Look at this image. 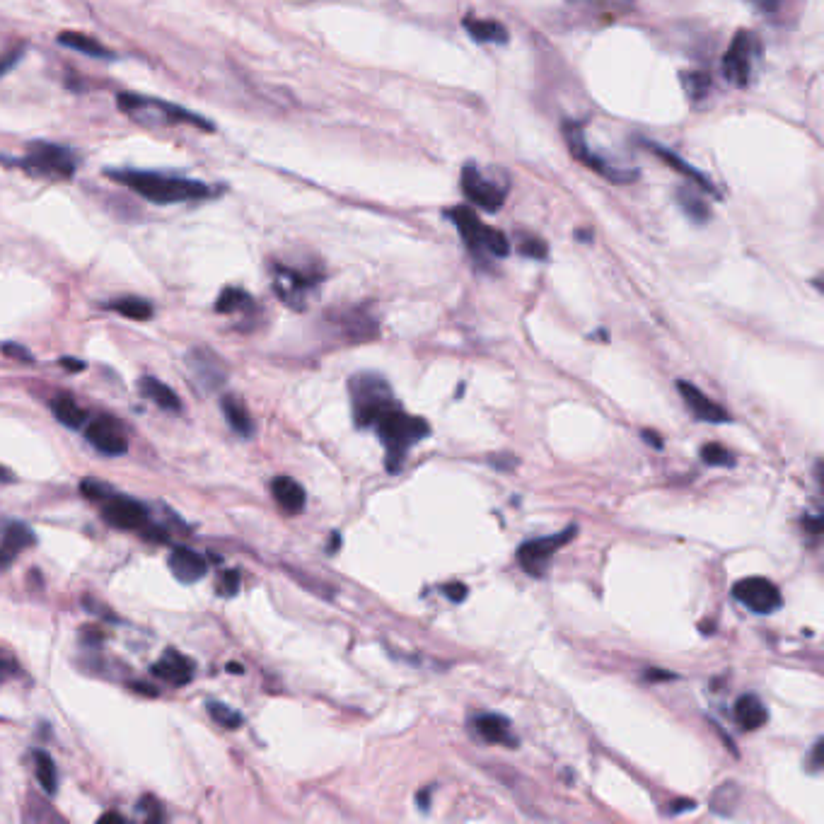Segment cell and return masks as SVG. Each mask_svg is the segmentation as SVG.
Here are the masks:
<instances>
[{
  "mask_svg": "<svg viewBox=\"0 0 824 824\" xmlns=\"http://www.w3.org/2000/svg\"><path fill=\"white\" fill-rule=\"evenodd\" d=\"M114 182L124 184L126 189L136 191L145 201L158 206H172V203L203 201L211 199L213 189L199 179L179 177V174H162L150 170H107Z\"/></svg>",
  "mask_w": 824,
  "mask_h": 824,
  "instance_id": "1",
  "label": "cell"
},
{
  "mask_svg": "<svg viewBox=\"0 0 824 824\" xmlns=\"http://www.w3.org/2000/svg\"><path fill=\"white\" fill-rule=\"evenodd\" d=\"M373 431L380 435L382 445L387 448V469L399 472L404 464L406 452L414 448L419 440L428 435V423L421 416H409L402 406L394 404L373 423Z\"/></svg>",
  "mask_w": 824,
  "mask_h": 824,
  "instance_id": "2",
  "label": "cell"
},
{
  "mask_svg": "<svg viewBox=\"0 0 824 824\" xmlns=\"http://www.w3.org/2000/svg\"><path fill=\"white\" fill-rule=\"evenodd\" d=\"M116 107H119L124 114H129L133 121H138V124H150V126L187 124V126H196V129H203V131L216 129V126H213L206 116L189 112V109L179 107V104L158 100V97L136 95V92H121V95L116 97Z\"/></svg>",
  "mask_w": 824,
  "mask_h": 824,
  "instance_id": "3",
  "label": "cell"
},
{
  "mask_svg": "<svg viewBox=\"0 0 824 824\" xmlns=\"http://www.w3.org/2000/svg\"><path fill=\"white\" fill-rule=\"evenodd\" d=\"M0 162L8 167H20L32 177H49V179H73L78 172L80 158L71 148L49 141H34L27 145L25 158L10 160L8 155H0Z\"/></svg>",
  "mask_w": 824,
  "mask_h": 824,
  "instance_id": "4",
  "label": "cell"
},
{
  "mask_svg": "<svg viewBox=\"0 0 824 824\" xmlns=\"http://www.w3.org/2000/svg\"><path fill=\"white\" fill-rule=\"evenodd\" d=\"M353 399V419L358 428H373V423L394 406L392 387L377 373H358L348 382Z\"/></svg>",
  "mask_w": 824,
  "mask_h": 824,
  "instance_id": "5",
  "label": "cell"
},
{
  "mask_svg": "<svg viewBox=\"0 0 824 824\" xmlns=\"http://www.w3.org/2000/svg\"><path fill=\"white\" fill-rule=\"evenodd\" d=\"M452 223L457 225V230L462 232L464 242L472 249L477 257H493V259H503L510 254V242L508 237L503 235L501 230H493L489 225H484L479 220V216L469 208H452L448 213Z\"/></svg>",
  "mask_w": 824,
  "mask_h": 824,
  "instance_id": "6",
  "label": "cell"
},
{
  "mask_svg": "<svg viewBox=\"0 0 824 824\" xmlns=\"http://www.w3.org/2000/svg\"><path fill=\"white\" fill-rule=\"evenodd\" d=\"M762 56V42L754 32H738L723 56V75L730 85L747 87Z\"/></svg>",
  "mask_w": 824,
  "mask_h": 824,
  "instance_id": "7",
  "label": "cell"
},
{
  "mask_svg": "<svg viewBox=\"0 0 824 824\" xmlns=\"http://www.w3.org/2000/svg\"><path fill=\"white\" fill-rule=\"evenodd\" d=\"M573 537H576V527H568V530H564L561 535H554V537L530 539V542H525L518 549L520 566L525 568L527 576H535V578L544 576V571H547L551 556H554L561 547H566V544L571 542Z\"/></svg>",
  "mask_w": 824,
  "mask_h": 824,
  "instance_id": "8",
  "label": "cell"
},
{
  "mask_svg": "<svg viewBox=\"0 0 824 824\" xmlns=\"http://www.w3.org/2000/svg\"><path fill=\"white\" fill-rule=\"evenodd\" d=\"M733 597L754 614H771L783 605L781 590L769 578H742L733 585Z\"/></svg>",
  "mask_w": 824,
  "mask_h": 824,
  "instance_id": "9",
  "label": "cell"
},
{
  "mask_svg": "<svg viewBox=\"0 0 824 824\" xmlns=\"http://www.w3.org/2000/svg\"><path fill=\"white\" fill-rule=\"evenodd\" d=\"M274 290L281 298V303H286L293 310H305L307 305V295L310 290L317 286V276L305 274V271L290 269V266L274 264Z\"/></svg>",
  "mask_w": 824,
  "mask_h": 824,
  "instance_id": "10",
  "label": "cell"
},
{
  "mask_svg": "<svg viewBox=\"0 0 824 824\" xmlns=\"http://www.w3.org/2000/svg\"><path fill=\"white\" fill-rule=\"evenodd\" d=\"M462 191L474 206L486 213L501 211L503 203H506V189L489 182L477 165H467L462 170Z\"/></svg>",
  "mask_w": 824,
  "mask_h": 824,
  "instance_id": "11",
  "label": "cell"
},
{
  "mask_svg": "<svg viewBox=\"0 0 824 824\" xmlns=\"http://www.w3.org/2000/svg\"><path fill=\"white\" fill-rule=\"evenodd\" d=\"M102 515L112 527L129 532H141L150 522L148 508H145L143 503L133 501L129 496H119V493H112L109 498H104Z\"/></svg>",
  "mask_w": 824,
  "mask_h": 824,
  "instance_id": "12",
  "label": "cell"
},
{
  "mask_svg": "<svg viewBox=\"0 0 824 824\" xmlns=\"http://www.w3.org/2000/svg\"><path fill=\"white\" fill-rule=\"evenodd\" d=\"M564 136H566L568 148H571L573 158H576L578 162H583V165H588L590 170H595L597 174H602L605 179H612V182H631V179H636L634 172H624V170H617V167L605 165V160H600V155H595L593 150L588 148V143H585V136L578 124H566Z\"/></svg>",
  "mask_w": 824,
  "mask_h": 824,
  "instance_id": "13",
  "label": "cell"
},
{
  "mask_svg": "<svg viewBox=\"0 0 824 824\" xmlns=\"http://www.w3.org/2000/svg\"><path fill=\"white\" fill-rule=\"evenodd\" d=\"M85 438L92 448L100 450L102 455H109V457H119L129 450V440H126L121 426L116 421L107 419V416H102V419H92L90 423H87Z\"/></svg>",
  "mask_w": 824,
  "mask_h": 824,
  "instance_id": "14",
  "label": "cell"
},
{
  "mask_svg": "<svg viewBox=\"0 0 824 824\" xmlns=\"http://www.w3.org/2000/svg\"><path fill=\"white\" fill-rule=\"evenodd\" d=\"M187 365L191 373L196 375V380H199L203 387H208V390L223 387L225 380H228V368H225L223 358H220L218 353H213L211 348H191L187 353Z\"/></svg>",
  "mask_w": 824,
  "mask_h": 824,
  "instance_id": "15",
  "label": "cell"
},
{
  "mask_svg": "<svg viewBox=\"0 0 824 824\" xmlns=\"http://www.w3.org/2000/svg\"><path fill=\"white\" fill-rule=\"evenodd\" d=\"M677 390H680L687 409L692 411L699 421H706V423H728L730 421L728 411H725L721 404L713 402L711 397H706V394L701 392L699 387H694L692 382L680 380L677 382Z\"/></svg>",
  "mask_w": 824,
  "mask_h": 824,
  "instance_id": "16",
  "label": "cell"
},
{
  "mask_svg": "<svg viewBox=\"0 0 824 824\" xmlns=\"http://www.w3.org/2000/svg\"><path fill=\"white\" fill-rule=\"evenodd\" d=\"M150 672L162 682L174 684V687H184V684H189L191 677H194V663H191L187 655L172 651L170 648L158 663L150 667Z\"/></svg>",
  "mask_w": 824,
  "mask_h": 824,
  "instance_id": "17",
  "label": "cell"
},
{
  "mask_svg": "<svg viewBox=\"0 0 824 824\" xmlns=\"http://www.w3.org/2000/svg\"><path fill=\"white\" fill-rule=\"evenodd\" d=\"M167 564H170V571L179 583H196V580H201L208 573V561L189 547L172 549Z\"/></svg>",
  "mask_w": 824,
  "mask_h": 824,
  "instance_id": "18",
  "label": "cell"
},
{
  "mask_svg": "<svg viewBox=\"0 0 824 824\" xmlns=\"http://www.w3.org/2000/svg\"><path fill=\"white\" fill-rule=\"evenodd\" d=\"M472 728L481 740L491 742V745L518 747V738H513V733H510L508 718L498 716V713H481V716L474 718Z\"/></svg>",
  "mask_w": 824,
  "mask_h": 824,
  "instance_id": "19",
  "label": "cell"
},
{
  "mask_svg": "<svg viewBox=\"0 0 824 824\" xmlns=\"http://www.w3.org/2000/svg\"><path fill=\"white\" fill-rule=\"evenodd\" d=\"M34 542H37V537H34V532L29 530L27 525H22V522H10V525L5 527L3 542H0V568H8L17 559V554H20L22 549L34 547Z\"/></svg>",
  "mask_w": 824,
  "mask_h": 824,
  "instance_id": "20",
  "label": "cell"
},
{
  "mask_svg": "<svg viewBox=\"0 0 824 824\" xmlns=\"http://www.w3.org/2000/svg\"><path fill=\"white\" fill-rule=\"evenodd\" d=\"M271 493H274L278 506L290 515L300 513V510L305 508V501H307L305 489L295 479L276 477L274 481H271Z\"/></svg>",
  "mask_w": 824,
  "mask_h": 824,
  "instance_id": "21",
  "label": "cell"
},
{
  "mask_svg": "<svg viewBox=\"0 0 824 824\" xmlns=\"http://www.w3.org/2000/svg\"><path fill=\"white\" fill-rule=\"evenodd\" d=\"M735 721L742 730H759L769 721L767 706L762 704L757 694H742L735 704Z\"/></svg>",
  "mask_w": 824,
  "mask_h": 824,
  "instance_id": "22",
  "label": "cell"
},
{
  "mask_svg": "<svg viewBox=\"0 0 824 824\" xmlns=\"http://www.w3.org/2000/svg\"><path fill=\"white\" fill-rule=\"evenodd\" d=\"M220 409H223L225 419H228V426L232 428V431L240 433L242 438H252L254 435L252 414H249V409L240 397L228 394V397H223V402H220Z\"/></svg>",
  "mask_w": 824,
  "mask_h": 824,
  "instance_id": "23",
  "label": "cell"
},
{
  "mask_svg": "<svg viewBox=\"0 0 824 824\" xmlns=\"http://www.w3.org/2000/svg\"><path fill=\"white\" fill-rule=\"evenodd\" d=\"M336 324H339L341 332H344L346 336H351V339H356V341L373 339V336L377 334V322L368 315V312H363V310L344 312V315L336 317Z\"/></svg>",
  "mask_w": 824,
  "mask_h": 824,
  "instance_id": "24",
  "label": "cell"
},
{
  "mask_svg": "<svg viewBox=\"0 0 824 824\" xmlns=\"http://www.w3.org/2000/svg\"><path fill=\"white\" fill-rule=\"evenodd\" d=\"M464 29L469 32V37L477 39V42L481 44H506L508 42V29L496 20L467 17V20H464Z\"/></svg>",
  "mask_w": 824,
  "mask_h": 824,
  "instance_id": "25",
  "label": "cell"
},
{
  "mask_svg": "<svg viewBox=\"0 0 824 824\" xmlns=\"http://www.w3.org/2000/svg\"><path fill=\"white\" fill-rule=\"evenodd\" d=\"M51 411H54L56 421L61 423V426L73 428V431L83 428L87 421L85 409H80V406L73 402L71 394H56L54 402H51Z\"/></svg>",
  "mask_w": 824,
  "mask_h": 824,
  "instance_id": "26",
  "label": "cell"
},
{
  "mask_svg": "<svg viewBox=\"0 0 824 824\" xmlns=\"http://www.w3.org/2000/svg\"><path fill=\"white\" fill-rule=\"evenodd\" d=\"M56 42L61 46H66V49H73V51H78V54L90 56V58H114L112 51L104 49L97 39L87 37V34H80V32H61L56 37Z\"/></svg>",
  "mask_w": 824,
  "mask_h": 824,
  "instance_id": "27",
  "label": "cell"
},
{
  "mask_svg": "<svg viewBox=\"0 0 824 824\" xmlns=\"http://www.w3.org/2000/svg\"><path fill=\"white\" fill-rule=\"evenodd\" d=\"M141 392L150 399V402L158 404L160 409H165V411H179V409H182V404H179V397L174 394L172 387H167L165 382L158 380V377H143Z\"/></svg>",
  "mask_w": 824,
  "mask_h": 824,
  "instance_id": "28",
  "label": "cell"
},
{
  "mask_svg": "<svg viewBox=\"0 0 824 824\" xmlns=\"http://www.w3.org/2000/svg\"><path fill=\"white\" fill-rule=\"evenodd\" d=\"M653 150H655V153L660 155V158H663V160L667 162V165H672V167H675L677 172L687 174V177L692 179V182L696 184V187H699V189H704V191H709V194H716V189H713L711 179H706V174H701L699 170H694V167L689 165V162H684V160L680 158V155L670 153V150L660 148V145H653Z\"/></svg>",
  "mask_w": 824,
  "mask_h": 824,
  "instance_id": "29",
  "label": "cell"
},
{
  "mask_svg": "<svg viewBox=\"0 0 824 824\" xmlns=\"http://www.w3.org/2000/svg\"><path fill=\"white\" fill-rule=\"evenodd\" d=\"M34 771H37V781H39V786L44 788V793H49V796H56L58 771H56V764H54V759H51L49 752H44V750L34 752Z\"/></svg>",
  "mask_w": 824,
  "mask_h": 824,
  "instance_id": "30",
  "label": "cell"
},
{
  "mask_svg": "<svg viewBox=\"0 0 824 824\" xmlns=\"http://www.w3.org/2000/svg\"><path fill=\"white\" fill-rule=\"evenodd\" d=\"M104 307L112 312H119L121 317L136 319V322H145V319L153 317V312H155L153 305L143 298H119V300H112V303H107Z\"/></svg>",
  "mask_w": 824,
  "mask_h": 824,
  "instance_id": "31",
  "label": "cell"
},
{
  "mask_svg": "<svg viewBox=\"0 0 824 824\" xmlns=\"http://www.w3.org/2000/svg\"><path fill=\"white\" fill-rule=\"evenodd\" d=\"M677 203L682 206V211L687 213L689 220H694V223H706V220L711 218V211L709 206H706V201L701 199L699 194H696L694 189H680L677 191Z\"/></svg>",
  "mask_w": 824,
  "mask_h": 824,
  "instance_id": "32",
  "label": "cell"
},
{
  "mask_svg": "<svg viewBox=\"0 0 824 824\" xmlns=\"http://www.w3.org/2000/svg\"><path fill=\"white\" fill-rule=\"evenodd\" d=\"M682 87L692 102H704L711 95V75L701 71H684L682 73Z\"/></svg>",
  "mask_w": 824,
  "mask_h": 824,
  "instance_id": "33",
  "label": "cell"
},
{
  "mask_svg": "<svg viewBox=\"0 0 824 824\" xmlns=\"http://www.w3.org/2000/svg\"><path fill=\"white\" fill-rule=\"evenodd\" d=\"M252 305L254 300L249 298V293H245L242 288H225L216 300V312H220V315H230V312L249 310Z\"/></svg>",
  "mask_w": 824,
  "mask_h": 824,
  "instance_id": "34",
  "label": "cell"
},
{
  "mask_svg": "<svg viewBox=\"0 0 824 824\" xmlns=\"http://www.w3.org/2000/svg\"><path fill=\"white\" fill-rule=\"evenodd\" d=\"M206 709H208V716H211L216 723L223 725V728L237 730L242 725L240 713H237L235 709H230V706L220 704V701H208Z\"/></svg>",
  "mask_w": 824,
  "mask_h": 824,
  "instance_id": "35",
  "label": "cell"
},
{
  "mask_svg": "<svg viewBox=\"0 0 824 824\" xmlns=\"http://www.w3.org/2000/svg\"><path fill=\"white\" fill-rule=\"evenodd\" d=\"M701 457H704V462L711 464V467H733L735 464L733 452L725 450L723 445L718 443L704 445V448H701Z\"/></svg>",
  "mask_w": 824,
  "mask_h": 824,
  "instance_id": "36",
  "label": "cell"
},
{
  "mask_svg": "<svg viewBox=\"0 0 824 824\" xmlns=\"http://www.w3.org/2000/svg\"><path fill=\"white\" fill-rule=\"evenodd\" d=\"M520 252L525 254V257H530V259H547V242L539 240V237H535V235L522 237Z\"/></svg>",
  "mask_w": 824,
  "mask_h": 824,
  "instance_id": "37",
  "label": "cell"
},
{
  "mask_svg": "<svg viewBox=\"0 0 824 824\" xmlns=\"http://www.w3.org/2000/svg\"><path fill=\"white\" fill-rule=\"evenodd\" d=\"M138 812H141L143 820L150 822V824L165 820V812H162V805L158 803V800L150 798V796H145V798L141 800V805H138Z\"/></svg>",
  "mask_w": 824,
  "mask_h": 824,
  "instance_id": "38",
  "label": "cell"
},
{
  "mask_svg": "<svg viewBox=\"0 0 824 824\" xmlns=\"http://www.w3.org/2000/svg\"><path fill=\"white\" fill-rule=\"evenodd\" d=\"M22 56H25V44H17L0 56V80H3V75H8L10 71H13L17 63L22 61Z\"/></svg>",
  "mask_w": 824,
  "mask_h": 824,
  "instance_id": "39",
  "label": "cell"
},
{
  "mask_svg": "<svg viewBox=\"0 0 824 824\" xmlns=\"http://www.w3.org/2000/svg\"><path fill=\"white\" fill-rule=\"evenodd\" d=\"M237 590H240V571H225L223 576H220L218 595L235 597Z\"/></svg>",
  "mask_w": 824,
  "mask_h": 824,
  "instance_id": "40",
  "label": "cell"
},
{
  "mask_svg": "<svg viewBox=\"0 0 824 824\" xmlns=\"http://www.w3.org/2000/svg\"><path fill=\"white\" fill-rule=\"evenodd\" d=\"M80 489H83V493L87 498H92V501H104V498H109L112 496V491L107 489V486H102V484H92V481H85L83 486H80Z\"/></svg>",
  "mask_w": 824,
  "mask_h": 824,
  "instance_id": "41",
  "label": "cell"
},
{
  "mask_svg": "<svg viewBox=\"0 0 824 824\" xmlns=\"http://www.w3.org/2000/svg\"><path fill=\"white\" fill-rule=\"evenodd\" d=\"M3 353H5V356L15 358V361H20V363H32V353H29L25 346L5 344V346H3Z\"/></svg>",
  "mask_w": 824,
  "mask_h": 824,
  "instance_id": "42",
  "label": "cell"
},
{
  "mask_svg": "<svg viewBox=\"0 0 824 824\" xmlns=\"http://www.w3.org/2000/svg\"><path fill=\"white\" fill-rule=\"evenodd\" d=\"M805 767H808L810 774H817V771L822 769V740L815 742V747H812L810 759H808V764H805Z\"/></svg>",
  "mask_w": 824,
  "mask_h": 824,
  "instance_id": "43",
  "label": "cell"
},
{
  "mask_svg": "<svg viewBox=\"0 0 824 824\" xmlns=\"http://www.w3.org/2000/svg\"><path fill=\"white\" fill-rule=\"evenodd\" d=\"M803 525H805V532H808L812 539H817L822 535V518H820V515H805Z\"/></svg>",
  "mask_w": 824,
  "mask_h": 824,
  "instance_id": "44",
  "label": "cell"
},
{
  "mask_svg": "<svg viewBox=\"0 0 824 824\" xmlns=\"http://www.w3.org/2000/svg\"><path fill=\"white\" fill-rule=\"evenodd\" d=\"M443 593L448 595L452 602H462L464 597H467V588H464V585H455V583H452V585H445Z\"/></svg>",
  "mask_w": 824,
  "mask_h": 824,
  "instance_id": "45",
  "label": "cell"
},
{
  "mask_svg": "<svg viewBox=\"0 0 824 824\" xmlns=\"http://www.w3.org/2000/svg\"><path fill=\"white\" fill-rule=\"evenodd\" d=\"M66 370H73V373H80V370H85V363L78 361V358H61L58 361Z\"/></svg>",
  "mask_w": 824,
  "mask_h": 824,
  "instance_id": "46",
  "label": "cell"
},
{
  "mask_svg": "<svg viewBox=\"0 0 824 824\" xmlns=\"http://www.w3.org/2000/svg\"><path fill=\"white\" fill-rule=\"evenodd\" d=\"M643 440H646L648 445H653L655 450L663 448V440H660V435L655 433V431H643Z\"/></svg>",
  "mask_w": 824,
  "mask_h": 824,
  "instance_id": "47",
  "label": "cell"
},
{
  "mask_svg": "<svg viewBox=\"0 0 824 824\" xmlns=\"http://www.w3.org/2000/svg\"><path fill=\"white\" fill-rule=\"evenodd\" d=\"M694 800H677L672 808H667V812H672V815H677V812H684V810H692L694 808Z\"/></svg>",
  "mask_w": 824,
  "mask_h": 824,
  "instance_id": "48",
  "label": "cell"
},
{
  "mask_svg": "<svg viewBox=\"0 0 824 824\" xmlns=\"http://www.w3.org/2000/svg\"><path fill=\"white\" fill-rule=\"evenodd\" d=\"M750 3L759 5V8L767 10V13H774V10L781 5V0H750Z\"/></svg>",
  "mask_w": 824,
  "mask_h": 824,
  "instance_id": "49",
  "label": "cell"
},
{
  "mask_svg": "<svg viewBox=\"0 0 824 824\" xmlns=\"http://www.w3.org/2000/svg\"><path fill=\"white\" fill-rule=\"evenodd\" d=\"M672 677H675V675H670V672H658V670H648L646 672V680H651V682H655V680H672Z\"/></svg>",
  "mask_w": 824,
  "mask_h": 824,
  "instance_id": "50",
  "label": "cell"
},
{
  "mask_svg": "<svg viewBox=\"0 0 824 824\" xmlns=\"http://www.w3.org/2000/svg\"><path fill=\"white\" fill-rule=\"evenodd\" d=\"M416 803H419L421 810H428V805H431V791H423L416 796Z\"/></svg>",
  "mask_w": 824,
  "mask_h": 824,
  "instance_id": "51",
  "label": "cell"
},
{
  "mask_svg": "<svg viewBox=\"0 0 824 824\" xmlns=\"http://www.w3.org/2000/svg\"><path fill=\"white\" fill-rule=\"evenodd\" d=\"M100 822H124V817L116 815V812H107V815L100 817Z\"/></svg>",
  "mask_w": 824,
  "mask_h": 824,
  "instance_id": "52",
  "label": "cell"
},
{
  "mask_svg": "<svg viewBox=\"0 0 824 824\" xmlns=\"http://www.w3.org/2000/svg\"><path fill=\"white\" fill-rule=\"evenodd\" d=\"M339 544H341V535H339V532H334L332 544H329V554H334V551H336V547H339Z\"/></svg>",
  "mask_w": 824,
  "mask_h": 824,
  "instance_id": "53",
  "label": "cell"
},
{
  "mask_svg": "<svg viewBox=\"0 0 824 824\" xmlns=\"http://www.w3.org/2000/svg\"><path fill=\"white\" fill-rule=\"evenodd\" d=\"M10 479H13V474H10L8 469L0 467V481H10Z\"/></svg>",
  "mask_w": 824,
  "mask_h": 824,
  "instance_id": "54",
  "label": "cell"
}]
</instances>
